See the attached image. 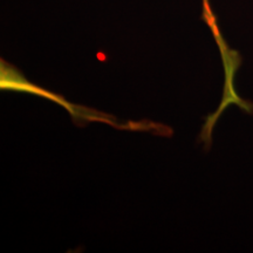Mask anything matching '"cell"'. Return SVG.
<instances>
[{"label":"cell","instance_id":"obj_1","mask_svg":"<svg viewBox=\"0 0 253 253\" xmlns=\"http://www.w3.org/2000/svg\"><path fill=\"white\" fill-rule=\"evenodd\" d=\"M204 7H205V18H207V21L209 23V25H210V27L212 28V31L214 32V34H216L218 41H219L220 40V36H219V33H218V30H217V26H216V21H214L212 12H211L210 7H209L208 0H204ZM219 42H221V41H219Z\"/></svg>","mask_w":253,"mask_h":253}]
</instances>
